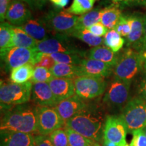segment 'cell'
<instances>
[{
  "instance_id": "obj_26",
  "label": "cell",
  "mask_w": 146,
  "mask_h": 146,
  "mask_svg": "<svg viewBox=\"0 0 146 146\" xmlns=\"http://www.w3.org/2000/svg\"><path fill=\"white\" fill-rule=\"evenodd\" d=\"M35 66L31 64L18 67L11 71L10 81L14 83L23 84L31 80L33 75Z\"/></svg>"
},
{
  "instance_id": "obj_12",
  "label": "cell",
  "mask_w": 146,
  "mask_h": 146,
  "mask_svg": "<svg viewBox=\"0 0 146 146\" xmlns=\"http://www.w3.org/2000/svg\"><path fill=\"white\" fill-rule=\"evenodd\" d=\"M130 87V84L114 79L106 92L104 102L110 106L124 107L129 102Z\"/></svg>"
},
{
  "instance_id": "obj_21",
  "label": "cell",
  "mask_w": 146,
  "mask_h": 146,
  "mask_svg": "<svg viewBox=\"0 0 146 146\" xmlns=\"http://www.w3.org/2000/svg\"><path fill=\"white\" fill-rule=\"evenodd\" d=\"M120 56L119 52H114L104 45L92 47L85 54V58L99 60L113 68L117 64Z\"/></svg>"
},
{
  "instance_id": "obj_20",
  "label": "cell",
  "mask_w": 146,
  "mask_h": 146,
  "mask_svg": "<svg viewBox=\"0 0 146 146\" xmlns=\"http://www.w3.org/2000/svg\"><path fill=\"white\" fill-rule=\"evenodd\" d=\"M1 146H35V136L16 131H1Z\"/></svg>"
},
{
  "instance_id": "obj_49",
  "label": "cell",
  "mask_w": 146,
  "mask_h": 146,
  "mask_svg": "<svg viewBox=\"0 0 146 146\" xmlns=\"http://www.w3.org/2000/svg\"><path fill=\"white\" fill-rule=\"evenodd\" d=\"M142 54V56H143V59H144V65H143V69L146 72V50L143 51V52H141Z\"/></svg>"
},
{
  "instance_id": "obj_1",
  "label": "cell",
  "mask_w": 146,
  "mask_h": 146,
  "mask_svg": "<svg viewBox=\"0 0 146 146\" xmlns=\"http://www.w3.org/2000/svg\"><path fill=\"white\" fill-rule=\"evenodd\" d=\"M37 129L36 106L28 103L6 110L1 118V131H16L33 134L37 133Z\"/></svg>"
},
{
  "instance_id": "obj_24",
  "label": "cell",
  "mask_w": 146,
  "mask_h": 146,
  "mask_svg": "<svg viewBox=\"0 0 146 146\" xmlns=\"http://www.w3.org/2000/svg\"><path fill=\"white\" fill-rule=\"evenodd\" d=\"M14 31V47H23V48L35 49L38 42L31 37L21 27L13 26Z\"/></svg>"
},
{
  "instance_id": "obj_13",
  "label": "cell",
  "mask_w": 146,
  "mask_h": 146,
  "mask_svg": "<svg viewBox=\"0 0 146 146\" xmlns=\"http://www.w3.org/2000/svg\"><path fill=\"white\" fill-rule=\"evenodd\" d=\"M131 23V33L125 40L126 45L137 52L143 51V39L145 15L134 13L128 16Z\"/></svg>"
},
{
  "instance_id": "obj_33",
  "label": "cell",
  "mask_w": 146,
  "mask_h": 146,
  "mask_svg": "<svg viewBox=\"0 0 146 146\" xmlns=\"http://www.w3.org/2000/svg\"><path fill=\"white\" fill-rule=\"evenodd\" d=\"M54 78L50 69L43 67H35L33 75L31 80L33 83H49Z\"/></svg>"
},
{
  "instance_id": "obj_44",
  "label": "cell",
  "mask_w": 146,
  "mask_h": 146,
  "mask_svg": "<svg viewBox=\"0 0 146 146\" xmlns=\"http://www.w3.org/2000/svg\"><path fill=\"white\" fill-rule=\"evenodd\" d=\"M48 1H50V0H34L35 8L41 10L47 4Z\"/></svg>"
},
{
  "instance_id": "obj_23",
  "label": "cell",
  "mask_w": 146,
  "mask_h": 146,
  "mask_svg": "<svg viewBox=\"0 0 146 146\" xmlns=\"http://www.w3.org/2000/svg\"><path fill=\"white\" fill-rule=\"evenodd\" d=\"M13 25L8 22H2L0 25V52L1 57L14 47Z\"/></svg>"
},
{
  "instance_id": "obj_51",
  "label": "cell",
  "mask_w": 146,
  "mask_h": 146,
  "mask_svg": "<svg viewBox=\"0 0 146 146\" xmlns=\"http://www.w3.org/2000/svg\"><path fill=\"white\" fill-rule=\"evenodd\" d=\"M91 146H100V145L98 143H94V145H91Z\"/></svg>"
},
{
  "instance_id": "obj_29",
  "label": "cell",
  "mask_w": 146,
  "mask_h": 146,
  "mask_svg": "<svg viewBox=\"0 0 146 146\" xmlns=\"http://www.w3.org/2000/svg\"><path fill=\"white\" fill-rule=\"evenodd\" d=\"M70 36L80 39L85 43L89 46L92 47L100 46L104 45L103 37H99L91 33L87 29H81V30H74L70 34Z\"/></svg>"
},
{
  "instance_id": "obj_22",
  "label": "cell",
  "mask_w": 146,
  "mask_h": 146,
  "mask_svg": "<svg viewBox=\"0 0 146 146\" xmlns=\"http://www.w3.org/2000/svg\"><path fill=\"white\" fill-rule=\"evenodd\" d=\"M121 10L118 5L111 4L101 10V23L108 30L114 29L121 16Z\"/></svg>"
},
{
  "instance_id": "obj_19",
  "label": "cell",
  "mask_w": 146,
  "mask_h": 146,
  "mask_svg": "<svg viewBox=\"0 0 146 146\" xmlns=\"http://www.w3.org/2000/svg\"><path fill=\"white\" fill-rule=\"evenodd\" d=\"M25 31L38 42L55 35L43 19H31L21 26Z\"/></svg>"
},
{
  "instance_id": "obj_52",
  "label": "cell",
  "mask_w": 146,
  "mask_h": 146,
  "mask_svg": "<svg viewBox=\"0 0 146 146\" xmlns=\"http://www.w3.org/2000/svg\"><path fill=\"white\" fill-rule=\"evenodd\" d=\"M122 146H129V144H126V145H122Z\"/></svg>"
},
{
  "instance_id": "obj_34",
  "label": "cell",
  "mask_w": 146,
  "mask_h": 146,
  "mask_svg": "<svg viewBox=\"0 0 146 146\" xmlns=\"http://www.w3.org/2000/svg\"><path fill=\"white\" fill-rule=\"evenodd\" d=\"M54 146H69L68 138L64 129H60L49 135Z\"/></svg>"
},
{
  "instance_id": "obj_7",
  "label": "cell",
  "mask_w": 146,
  "mask_h": 146,
  "mask_svg": "<svg viewBox=\"0 0 146 146\" xmlns=\"http://www.w3.org/2000/svg\"><path fill=\"white\" fill-rule=\"evenodd\" d=\"M79 16L68 12L67 10H50L43 18L54 34L70 35L76 29Z\"/></svg>"
},
{
  "instance_id": "obj_11",
  "label": "cell",
  "mask_w": 146,
  "mask_h": 146,
  "mask_svg": "<svg viewBox=\"0 0 146 146\" xmlns=\"http://www.w3.org/2000/svg\"><path fill=\"white\" fill-rule=\"evenodd\" d=\"M127 129L120 116L109 115L106 118L103 128V140L110 141L122 146L127 144Z\"/></svg>"
},
{
  "instance_id": "obj_35",
  "label": "cell",
  "mask_w": 146,
  "mask_h": 146,
  "mask_svg": "<svg viewBox=\"0 0 146 146\" xmlns=\"http://www.w3.org/2000/svg\"><path fill=\"white\" fill-rule=\"evenodd\" d=\"M114 29L122 36L127 37L130 34L131 30V23L128 16H122Z\"/></svg>"
},
{
  "instance_id": "obj_38",
  "label": "cell",
  "mask_w": 146,
  "mask_h": 146,
  "mask_svg": "<svg viewBox=\"0 0 146 146\" xmlns=\"http://www.w3.org/2000/svg\"><path fill=\"white\" fill-rule=\"evenodd\" d=\"M87 30L90 31L91 33L97 36H99V37H102V36L104 37L105 35L107 33V32L108 31V29L101 22L95 24V25L89 27Z\"/></svg>"
},
{
  "instance_id": "obj_31",
  "label": "cell",
  "mask_w": 146,
  "mask_h": 146,
  "mask_svg": "<svg viewBox=\"0 0 146 146\" xmlns=\"http://www.w3.org/2000/svg\"><path fill=\"white\" fill-rule=\"evenodd\" d=\"M64 129L66 132L68 138L69 146H91L96 142L85 137L82 135L73 131L70 128L64 127Z\"/></svg>"
},
{
  "instance_id": "obj_32",
  "label": "cell",
  "mask_w": 146,
  "mask_h": 146,
  "mask_svg": "<svg viewBox=\"0 0 146 146\" xmlns=\"http://www.w3.org/2000/svg\"><path fill=\"white\" fill-rule=\"evenodd\" d=\"M56 63L68 64L79 65L83 57L81 55L65 53H54L50 54Z\"/></svg>"
},
{
  "instance_id": "obj_17",
  "label": "cell",
  "mask_w": 146,
  "mask_h": 146,
  "mask_svg": "<svg viewBox=\"0 0 146 146\" xmlns=\"http://www.w3.org/2000/svg\"><path fill=\"white\" fill-rule=\"evenodd\" d=\"M31 100L37 106L55 107L58 104L48 83L33 84Z\"/></svg>"
},
{
  "instance_id": "obj_37",
  "label": "cell",
  "mask_w": 146,
  "mask_h": 146,
  "mask_svg": "<svg viewBox=\"0 0 146 146\" xmlns=\"http://www.w3.org/2000/svg\"><path fill=\"white\" fill-rule=\"evenodd\" d=\"M56 64V62L51 57L50 54L42 55L41 59L35 65V67H43L47 69H50L53 68V66Z\"/></svg>"
},
{
  "instance_id": "obj_50",
  "label": "cell",
  "mask_w": 146,
  "mask_h": 146,
  "mask_svg": "<svg viewBox=\"0 0 146 146\" xmlns=\"http://www.w3.org/2000/svg\"><path fill=\"white\" fill-rule=\"evenodd\" d=\"M141 130L143 131V132L144 133V134H145V135L146 136V127H144L143 129H142Z\"/></svg>"
},
{
  "instance_id": "obj_9",
  "label": "cell",
  "mask_w": 146,
  "mask_h": 146,
  "mask_svg": "<svg viewBox=\"0 0 146 146\" xmlns=\"http://www.w3.org/2000/svg\"><path fill=\"white\" fill-rule=\"evenodd\" d=\"M75 94L83 100H93L102 96L107 87L104 78L91 76H78L73 79Z\"/></svg>"
},
{
  "instance_id": "obj_18",
  "label": "cell",
  "mask_w": 146,
  "mask_h": 146,
  "mask_svg": "<svg viewBox=\"0 0 146 146\" xmlns=\"http://www.w3.org/2000/svg\"><path fill=\"white\" fill-rule=\"evenodd\" d=\"M48 83L57 103L76 95L73 79L54 77Z\"/></svg>"
},
{
  "instance_id": "obj_25",
  "label": "cell",
  "mask_w": 146,
  "mask_h": 146,
  "mask_svg": "<svg viewBox=\"0 0 146 146\" xmlns=\"http://www.w3.org/2000/svg\"><path fill=\"white\" fill-rule=\"evenodd\" d=\"M53 75L56 78H66L74 79L80 76L78 65L68 64L56 63L50 69Z\"/></svg>"
},
{
  "instance_id": "obj_39",
  "label": "cell",
  "mask_w": 146,
  "mask_h": 146,
  "mask_svg": "<svg viewBox=\"0 0 146 146\" xmlns=\"http://www.w3.org/2000/svg\"><path fill=\"white\" fill-rule=\"evenodd\" d=\"M35 146H54L49 135H37L35 136Z\"/></svg>"
},
{
  "instance_id": "obj_2",
  "label": "cell",
  "mask_w": 146,
  "mask_h": 146,
  "mask_svg": "<svg viewBox=\"0 0 146 146\" xmlns=\"http://www.w3.org/2000/svg\"><path fill=\"white\" fill-rule=\"evenodd\" d=\"M104 119L100 113L85 109L65 123L70 128L85 137L98 143L103 137Z\"/></svg>"
},
{
  "instance_id": "obj_46",
  "label": "cell",
  "mask_w": 146,
  "mask_h": 146,
  "mask_svg": "<svg viewBox=\"0 0 146 146\" xmlns=\"http://www.w3.org/2000/svg\"><path fill=\"white\" fill-rule=\"evenodd\" d=\"M108 1L112 2V4H114L116 5H127V0H108Z\"/></svg>"
},
{
  "instance_id": "obj_36",
  "label": "cell",
  "mask_w": 146,
  "mask_h": 146,
  "mask_svg": "<svg viewBox=\"0 0 146 146\" xmlns=\"http://www.w3.org/2000/svg\"><path fill=\"white\" fill-rule=\"evenodd\" d=\"M129 146H146V136L141 129L134 131Z\"/></svg>"
},
{
  "instance_id": "obj_4",
  "label": "cell",
  "mask_w": 146,
  "mask_h": 146,
  "mask_svg": "<svg viewBox=\"0 0 146 146\" xmlns=\"http://www.w3.org/2000/svg\"><path fill=\"white\" fill-rule=\"evenodd\" d=\"M33 83L23 84L1 81L0 103L1 110H8L18 105L27 104L31 99Z\"/></svg>"
},
{
  "instance_id": "obj_42",
  "label": "cell",
  "mask_w": 146,
  "mask_h": 146,
  "mask_svg": "<svg viewBox=\"0 0 146 146\" xmlns=\"http://www.w3.org/2000/svg\"><path fill=\"white\" fill-rule=\"evenodd\" d=\"M139 97L143 98L146 101V72L145 76H144L141 83L139 84Z\"/></svg>"
},
{
  "instance_id": "obj_8",
  "label": "cell",
  "mask_w": 146,
  "mask_h": 146,
  "mask_svg": "<svg viewBox=\"0 0 146 146\" xmlns=\"http://www.w3.org/2000/svg\"><path fill=\"white\" fill-rule=\"evenodd\" d=\"M42 55L43 54L38 52L35 49L14 47L1 58L4 62L5 70L12 71L13 69L27 64H31L35 66L41 59Z\"/></svg>"
},
{
  "instance_id": "obj_15",
  "label": "cell",
  "mask_w": 146,
  "mask_h": 146,
  "mask_svg": "<svg viewBox=\"0 0 146 146\" xmlns=\"http://www.w3.org/2000/svg\"><path fill=\"white\" fill-rule=\"evenodd\" d=\"M80 76H91L106 78L112 74L114 68L107 64L96 60L83 58L78 65Z\"/></svg>"
},
{
  "instance_id": "obj_6",
  "label": "cell",
  "mask_w": 146,
  "mask_h": 146,
  "mask_svg": "<svg viewBox=\"0 0 146 146\" xmlns=\"http://www.w3.org/2000/svg\"><path fill=\"white\" fill-rule=\"evenodd\" d=\"M70 36L67 35L55 34L43 41H39L35 50L44 54L65 53L78 54L85 57V52L70 39Z\"/></svg>"
},
{
  "instance_id": "obj_47",
  "label": "cell",
  "mask_w": 146,
  "mask_h": 146,
  "mask_svg": "<svg viewBox=\"0 0 146 146\" xmlns=\"http://www.w3.org/2000/svg\"><path fill=\"white\" fill-rule=\"evenodd\" d=\"M12 1H14V0H12ZM19 1H24V2L27 3L31 9L35 8L34 0H19Z\"/></svg>"
},
{
  "instance_id": "obj_10",
  "label": "cell",
  "mask_w": 146,
  "mask_h": 146,
  "mask_svg": "<svg viewBox=\"0 0 146 146\" xmlns=\"http://www.w3.org/2000/svg\"><path fill=\"white\" fill-rule=\"evenodd\" d=\"M36 112L39 135H49L65 126V122L54 107L36 106Z\"/></svg>"
},
{
  "instance_id": "obj_27",
  "label": "cell",
  "mask_w": 146,
  "mask_h": 146,
  "mask_svg": "<svg viewBox=\"0 0 146 146\" xmlns=\"http://www.w3.org/2000/svg\"><path fill=\"white\" fill-rule=\"evenodd\" d=\"M101 10L100 7H96L87 13L79 16L75 30L87 29L95 24L101 22Z\"/></svg>"
},
{
  "instance_id": "obj_30",
  "label": "cell",
  "mask_w": 146,
  "mask_h": 146,
  "mask_svg": "<svg viewBox=\"0 0 146 146\" xmlns=\"http://www.w3.org/2000/svg\"><path fill=\"white\" fill-rule=\"evenodd\" d=\"M96 0H73L72 3L67 11L76 16H81L94 8Z\"/></svg>"
},
{
  "instance_id": "obj_43",
  "label": "cell",
  "mask_w": 146,
  "mask_h": 146,
  "mask_svg": "<svg viewBox=\"0 0 146 146\" xmlns=\"http://www.w3.org/2000/svg\"><path fill=\"white\" fill-rule=\"evenodd\" d=\"M127 6H139L146 8V0H127Z\"/></svg>"
},
{
  "instance_id": "obj_14",
  "label": "cell",
  "mask_w": 146,
  "mask_h": 146,
  "mask_svg": "<svg viewBox=\"0 0 146 146\" xmlns=\"http://www.w3.org/2000/svg\"><path fill=\"white\" fill-rule=\"evenodd\" d=\"M30 6L27 3L19 0H14L10 3L5 20L10 25L21 27L31 19L32 13Z\"/></svg>"
},
{
  "instance_id": "obj_16",
  "label": "cell",
  "mask_w": 146,
  "mask_h": 146,
  "mask_svg": "<svg viewBox=\"0 0 146 146\" xmlns=\"http://www.w3.org/2000/svg\"><path fill=\"white\" fill-rule=\"evenodd\" d=\"M54 108L66 123L67 120L86 109L87 104L83 99L75 95L58 103Z\"/></svg>"
},
{
  "instance_id": "obj_41",
  "label": "cell",
  "mask_w": 146,
  "mask_h": 146,
  "mask_svg": "<svg viewBox=\"0 0 146 146\" xmlns=\"http://www.w3.org/2000/svg\"><path fill=\"white\" fill-rule=\"evenodd\" d=\"M50 1L55 7L56 10H60L64 8L66 5H67L69 0H50Z\"/></svg>"
},
{
  "instance_id": "obj_45",
  "label": "cell",
  "mask_w": 146,
  "mask_h": 146,
  "mask_svg": "<svg viewBox=\"0 0 146 146\" xmlns=\"http://www.w3.org/2000/svg\"><path fill=\"white\" fill-rule=\"evenodd\" d=\"M146 50V15H145V21H144V31L143 39V51Z\"/></svg>"
},
{
  "instance_id": "obj_48",
  "label": "cell",
  "mask_w": 146,
  "mask_h": 146,
  "mask_svg": "<svg viewBox=\"0 0 146 146\" xmlns=\"http://www.w3.org/2000/svg\"><path fill=\"white\" fill-rule=\"evenodd\" d=\"M102 146H120L118 144L114 143V142L110 141H106L104 140L103 143V145Z\"/></svg>"
},
{
  "instance_id": "obj_28",
  "label": "cell",
  "mask_w": 146,
  "mask_h": 146,
  "mask_svg": "<svg viewBox=\"0 0 146 146\" xmlns=\"http://www.w3.org/2000/svg\"><path fill=\"white\" fill-rule=\"evenodd\" d=\"M104 45L108 47L114 52L118 53L123 48L125 40L114 29L108 30L103 37Z\"/></svg>"
},
{
  "instance_id": "obj_5",
  "label": "cell",
  "mask_w": 146,
  "mask_h": 146,
  "mask_svg": "<svg viewBox=\"0 0 146 146\" xmlns=\"http://www.w3.org/2000/svg\"><path fill=\"white\" fill-rule=\"evenodd\" d=\"M120 116L128 132L143 129L146 127V101L139 96L129 100L123 108Z\"/></svg>"
},
{
  "instance_id": "obj_3",
  "label": "cell",
  "mask_w": 146,
  "mask_h": 146,
  "mask_svg": "<svg viewBox=\"0 0 146 146\" xmlns=\"http://www.w3.org/2000/svg\"><path fill=\"white\" fill-rule=\"evenodd\" d=\"M144 59L141 52L127 47L120 55L114 67V79L131 84L135 78L143 70Z\"/></svg>"
},
{
  "instance_id": "obj_40",
  "label": "cell",
  "mask_w": 146,
  "mask_h": 146,
  "mask_svg": "<svg viewBox=\"0 0 146 146\" xmlns=\"http://www.w3.org/2000/svg\"><path fill=\"white\" fill-rule=\"evenodd\" d=\"M12 0H0V20L1 23L5 20L7 12L10 6Z\"/></svg>"
}]
</instances>
